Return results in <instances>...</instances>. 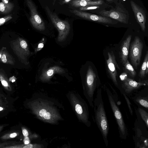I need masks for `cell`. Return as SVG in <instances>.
Here are the masks:
<instances>
[{
  "instance_id": "8",
  "label": "cell",
  "mask_w": 148,
  "mask_h": 148,
  "mask_svg": "<svg viewBox=\"0 0 148 148\" xmlns=\"http://www.w3.org/2000/svg\"><path fill=\"white\" fill-rule=\"evenodd\" d=\"M108 58L106 60L107 71L114 84L118 86L116 69H120L117 63L115 56L113 51L108 52Z\"/></svg>"
},
{
  "instance_id": "10",
  "label": "cell",
  "mask_w": 148,
  "mask_h": 148,
  "mask_svg": "<svg viewBox=\"0 0 148 148\" xmlns=\"http://www.w3.org/2000/svg\"><path fill=\"white\" fill-rule=\"evenodd\" d=\"M28 3L31 10L30 19L32 25L38 30H44L45 29V23L38 14L35 6L31 0H28Z\"/></svg>"
},
{
  "instance_id": "37",
  "label": "cell",
  "mask_w": 148,
  "mask_h": 148,
  "mask_svg": "<svg viewBox=\"0 0 148 148\" xmlns=\"http://www.w3.org/2000/svg\"><path fill=\"white\" fill-rule=\"evenodd\" d=\"M3 110V108L1 107H0V111L2 110Z\"/></svg>"
},
{
  "instance_id": "23",
  "label": "cell",
  "mask_w": 148,
  "mask_h": 148,
  "mask_svg": "<svg viewBox=\"0 0 148 148\" xmlns=\"http://www.w3.org/2000/svg\"><path fill=\"white\" fill-rule=\"evenodd\" d=\"M41 147L40 145H36L34 146L32 144H30L24 146L23 148H40Z\"/></svg>"
},
{
  "instance_id": "21",
  "label": "cell",
  "mask_w": 148,
  "mask_h": 148,
  "mask_svg": "<svg viewBox=\"0 0 148 148\" xmlns=\"http://www.w3.org/2000/svg\"><path fill=\"white\" fill-rule=\"evenodd\" d=\"M100 7L99 6H91L81 7L79 8L80 11H84L95 9Z\"/></svg>"
},
{
  "instance_id": "39",
  "label": "cell",
  "mask_w": 148,
  "mask_h": 148,
  "mask_svg": "<svg viewBox=\"0 0 148 148\" xmlns=\"http://www.w3.org/2000/svg\"><path fill=\"white\" fill-rule=\"evenodd\" d=\"M106 1H112V0H106Z\"/></svg>"
},
{
  "instance_id": "34",
  "label": "cell",
  "mask_w": 148,
  "mask_h": 148,
  "mask_svg": "<svg viewBox=\"0 0 148 148\" xmlns=\"http://www.w3.org/2000/svg\"><path fill=\"white\" fill-rule=\"evenodd\" d=\"M71 0H63L62 2V4H64L69 3Z\"/></svg>"
},
{
  "instance_id": "17",
  "label": "cell",
  "mask_w": 148,
  "mask_h": 148,
  "mask_svg": "<svg viewBox=\"0 0 148 148\" xmlns=\"http://www.w3.org/2000/svg\"><path fill=\"white\" fill-rule=\"evenodd\" d=\"M148 62V51H147L145 54L143 62L141 67L139 76L142 78H144L145 75V71L146 70V65Z\"/></svg>"
},
{
  "instance_id": "16",
  "label": "cell",
  "mask_w": 148,
  "mask_h": 148,
  "mask_svg": "<svg viewBox=\"0 0 148 148\" xmlns=\"http://www.w3.org/2000/svg\"><path fill=\"white\" fill-rule=\"evenodd\" d=\"M103 2L102 0L95 1L85 0H73L71 3V5L75 7H81L87 6H96L101 5Z\"/></svg>"
},
{
  "instance_id": "20",
  "label": "cell",
  "mask_w": 148,
  "mask_h": 148,
  "mask_svg": "<svg viewBox=\"0 0 148 148\" xmlns=\"http://www.w3.org/2000/svg\"><path fill=\"white\" fill-rule=\"evenodd\" d=\"M136 101L143 107L148 109V102L147 98L138 97L136 99Z\"/></svg>"
},
{
  "instance_id": "12",
  "label": "cell",
  "mask_w": 148,
  "mask_h": 148,
  "mask_svg": "<svg viewBox=\"0 0 148 148\" xmlns=\"http://www.w3.org/2000/svg\"><path fill=\"white\" fill-rule=\"evenodd\" d=\"M147 80L137 82L132 79L127 78L123 81L122 87L125 92L129 93L142 86L147 85Z\"/></svg>"
},
{
  "instance_id": "5",
  "label": "cell",
  "mask_w": 148,
  "mask_h": 148,
  "mask_svg": "<svg viewBox=\"0 0 148 148\" xmlns=\"http://www.w3.org/2000/svg\"><path fill=\"white\" fill-rule=\"evenodd\" d=\"M96 75L90 66H88L85 80V94L90 106L93 108L94 95L97 87Z\"/></svg>"
},
{
  "instance_id": "31",
  "label": "cell",
  "mask_w": 148,
  "mask_h": 148,
  "mask_svg": "<svg viewBox=\"0 0 148 148\" xmlns=\"http://www.w3.org/2000/svg\"><path fill=\"white\" fill-rule=\"evenodd\" d=\"M25 139V140L24 141L25 144L26 145L28 144L29 143L28 138L26 137Z\"/></svg>"
},
{
  "instance_id": "4",
  "label": "cell",
  "mask_w": 148,
  "mask_h": 148,
  "mask_svg": "<svg viewBox=\"0 0 148 148\" xmlns=\"http://www.w3.org/2000/svg\"><path fill=\"white\" fill-rule=\"evenodd\" d=\"M106 91L110 107L118 124L120 136L122 138L125 139L127 131L122 115L116 104V99L109 90Z\"/></svg>"
},
{
  "instance_id": "18",
  "label": "cell",
  "mask_w": 148,
  "mask_h": 148,
  "mask_svg": "<svg viewBox=\"0 0 148 148\" xmlns=\"http://www.w3.org/2000/svg\"><path fill=\"white\" fill-rule=\"evenodd\" d=\"M123 65L126 72L131 77H135L136 74V72L129 61L127 60Z\"/></svg>"
},
{
  "instance_id": "28",
  "label": "cell",
  "mask_w": 148,
  "mask_h": 148,
  "mask_svg": "<svg viewBox=\"0 0 148 148\" xmlns=\"http://www.w3.org/2000/svg\"><path fill=\"white\" fill-rule=\"evenodd\" d=\"M22 133L23 135L25 137H27L29 135L28 132L26 129H24L23 130Z\"/></svg>"
},
{
  "instance_id": "42",
  "label": "cell",
  "mask_w": 148,
  "mask_h": 148,
  "mask_svg": "<svg viewBox=\"0 0 148 148\" xmlns=\"http://www.w3.org/2000/svg\"><path fill=\"white\" fill-rule=\"evenodd\" d=\"M123 0L124 1H125V0Z\"/></svg>"
},
{
  "instance_id": "9",
  "label": "cell",
  "mask_w": 148,
  "mask_h": 148,
  "mask_svg": "<svg viewBox=\"0 0 148 148\" xmlns=\"http://www.w3.org/2000/svg\"><path fill=\"white\" fill-rule=\"evenodd\" d=\"M71 12L75 15L84 19L98 23L106 24H112V20L109 18L99 16L82 11L73 10Z\"/></svg>"
},
{
  "instance_id": "22",
  "label": "cell",
  "mask_w": 148,
  "mask_h": 148,
  "mask_svg": "<svg viewBox=\"0 0 148 148\" xmlns=\"http://www.w3.org/2000/svg\"><path fill=\"white\" fill-rule=\"evenodd\" d=\"M123 95H123L124 96V97L125 98V99L126 100V102L127 103L128 108H129V111H130V114H131V115H133L132 110V109L131 107V103L130 102V101L129 99L127 97V96L124 94H123Z\"/></svg>"
},
{
  "instance_id": "1",
  "label": "cell",
  "mask_w": 148,
  "mask_h": 148,
  "mask_svg": "<svg viewBox=\"0 0 148 148\" xmlns=\"http://www.w3.org/2000/svg\"><path fill=\"white\" fill-rule=\"evenodd\" d=\"M94 112L95 121L103 136L105 144L108 145V135L109 131V125L107 119L101 89L97 90L94 100Z\"/></svg>"
},
{
  "instance_id": "7",
  "label": "cell",
  "mask_w": 148,
  "mask_h": 148,
  "mask_svg": "<svg viewBox=\"0 0 148 148\" xmlns=\"http://www.w3.org/2000/svg\"><path fill=\"white\" fill-rule=\"evenodd\" d=\"M71 100L79 118L88 126H90V122L89 120V112L87 104L85 101H79L73 96L71 97Z\"/></svg>"
},
{
  "instance_id": "32",
  "label": "cell",
  "mask_w": 148,
  "mask_h": 148,
  "mask_svg": "<svg viewBox=\"0 0 148 148\" xmlns=\"http://www.w3.org/2000/svg\"><path fill=\"white\" fill-rule=\"evenodd\" d=\"M17 136L16 133H13L11 134L10 135V137L11 138H14L16 137Z\"/></svg>"
},
{
  "instance_id": "27",
  "label": "cell",
  "mask_w": 148,
  "mask_h": 148,
  "mask_svg": "<svg viewBox=\"0 0 148 148\" xmlns=\"http://www.w3.org/2000/svg\"><path fill=\"white\" fill-rule=\"evenodd\" d=\"M1 59L2 61L4 63H6L7 62L6 56L5 54H3L1 56Z\"/></svg>"
},
{
  "instance_id": "13",
  "label": "cell",
  "mask_w": 148,
  "mask_h": 148,
  "mask_svg": "<svg viewBox=\"0 0 148 148\" xmlns=\"http://www.w3.org/2000/svg\"><path fill=\"white\" fill-rule=\"evenodd\" d=\"M99 13L103 16L116 19L121 23L125 24L128 23L126 15L117 11L103 10L100 11Z\"/></svg>"
},
{
  "instance_id": "6",
  "label": "cell",
  "mask_w": 148,
  "mask_h": 148,
  "mask_svg": "<svg viewBox=\"0 0 148 148\" xmlns=\"http://www.w3.org/2000/svg\"><path fill=\"white\" fill-rule=\"evenodd\" d=\"M143 46L140 38L135 36L131 45L129 56L131 63L136 68L140 64Z\"/></svg>"
},
{
  "instance_id": "26",
  "label": "cell",
  "mask_w": 148,
  "mask_h": 148,
  "mask_svg": "<svg viewBox=\"0 0 148 148\" xmlns=\"http://www.w3.org/2000/svg\"><path fill=\"white\" fill-rule=\"evenodd\" d=\"M5 9V6L4 4L2 2L0 3V11L1 12H3Z\"/></svg>"
},
{
  "instance_id": "25",
  "label": "cell",
  "mask_w": 148,
  "mask_h": 148,
  "mask_svg": "<svg viewBox=\"0 0 148 148\" xmlns=\"http://www.w3.org/2000/svg\"><path fill=\"white\" fill-rule=\"evenodd\" d=\"M20 45L21 47L24 49L27 48V47L26 42L24 40H22L20 42Z\"/></svg>"
},
{
  "instance_id": "3",
  "label": "cell",
  "mask_w": 148,
  "mask_h": 148,
  "mask_svg": "<svg viewBox=\"0 0 148 148\" xmlns=\"http://www.w3.org/2000/svg\"><path fill=\"white\" fill-rule=\"evenodd\" d=\"M45 10L51 21L58 31V41H63L66 38L70 30L69 23L66 21L60 19L57 14L52 12L47 6L45 7Z\"/></svg>"
},
{
  "instance_id": "30",
  "label": "cell",
  "mask_w": 148,
  "mask_h": 148,
  "mask_svg": "<svg viewBox=\"0 0 148 148\" xmlns=\"http://www.w3.org/2000/svg\"><path fill=\"white\" fill-rule=\"evenodd\" d=\"M1 83L2 84L5 86H8V83L5 80H3L1 81Z\"/></svg>"
},
{
  "instance_id": "15",
  "label": "cell",
  "mask_w": 148,
  "mask_h": 148,
  "mask_svg": "<svg viewBox=\"0 0 148 148\" xmlns=\"http://www.w3.org/2000/svg\"><path fill=\"white\" fill-rule=\"evenodd\" d=\"M64 73V70L62 68L58 66H54L43 71L40 75V78L42 81H47L55 73Z\"/></svg>"
},
{
  "instance_id": "24",
  "label": "cell",
  "mask_w": 148,
  "mask_h": 148,
  "mask_svg": "<svg viewBox=\"0 0 148 148\" xmlns=\"http://www.w3.org/2000/svg\"><path fill=\"white\" fill-rule=\"evenodd\" d=\"M120 78L121 80L124 81L127 78V73L126 72L123 73L120 76Z\"/></svg>"
},
{
  "instance_id": "38",
  "label": "cell",
  "mask_w": 148,
  "mask_h": 148,
  "mask_svg": "<svg viewBox=\"0 0 148 148\" xmlns=\"http://www.w3.org/2000/svg\"><path fill=\"white\" fill-rule=\"evenodd\" d=\"M12 82H15V80H14V79H13V80H12Z\"/></svg>"
},
{
  "instance_id": "33",
  "label": "cell",
  "mask_w": 148,
  "mask_h": 148,
  "mask_svg": "<svg viewBox=\"0 0 148 148\" xmlns=\"http://www.w3.org/2000/svg\"><path fill=\"white\" fill-rule=\"evenodd\" d=\"M5 21V19L3 18H0V25L3 24Z\"/></svg>"
},
{
  "instance_id": "40",
  "label": "cell",
  "mask_w": 148,
  "mask_h": 148,
  "mask_svg": "<svg viewBox=\"0 0 148 148\" xmlns=\"http://www.w3.org/2000/svg\"><path fill=\"white\" fill-rule=\"evenodd\" d=\"M86 0V1H92V0Z\"/></svg>"
},
{
  "instance_id": "41",
  "label": "cell",
  "mask_w": 148,
  "mask_h": 148,
  "mask_svg": "<svg viewBox=\"0 0 148 148\" xmlns=\"http://www.w3.org/2000/svg\"><path fill=\"white\" fill-rule=\"evenodd\" d=\"M1 54H0V58L1 57Z\"/></svg>"
},
{
  "instance_id": "14",
  "label": "cell",
  "mask_w": 148,
  "mask_h": 148,
  "mask_svg": "<svg viewBox=\"0 0 148 148\" xmlns=\"http://www.w3.org/2000/svg\"><path fill=\"white\" fill-rule=\"evenodd\" d=\"M132 37L131 35H128L122 42L120 47V57L123 64L127 60Z\"/></svg>"
},
{
  "instance_id": "2",
  "label": "cell",
  "mask_w": 148,
  "mask_h": 148,
  "mask_svg": "<svg viewBox=\"0 0 148 148\" xmlns=\"http://www.w3.org/2000/svg\"><path fill=\"white\" fill-rule=\"evenodd\" d=\"M33 109L38 118L49 123H54L60 118L55 108L43 101L35 103Z\"/></svg>"
},
{
  "instance_id": "11",
  "label": "cell",
  "mask_w": 148,
  "mask_h": 148,
  "mask_svg": "<svg viewBox=\"0 0 148 148\" xmlns=\"http://www.w3.org/2000/svg\"><path fill=\"white\" fill-rule=\"evenodd\" d=\"M130 3L137 22L140 26L142 30L145 32L146 22V16L145 11L133 1H131Z\"/></svg>"
},
{
  "instance_id": "36",
  "label": "cell",
  "mask_w": 148,
  "mask_h": 148,
  "mask_svg": "<svg viewBox=\"0 0 148 148\" xmlns=\"http://www.w3.org/2000/svg\"><path fill=\"white\" fill-rule=\"evenodd\" d=\"M56 0H53V4L54 5L55 2Z\"/></svg>"
},
{
  "instance_id": "29",
  "label": "cell",
  "mask_w": 148,
  "mask_h": 148,
  "mask_svg": "<svg viewBox=\"0 0 148 148\" xmlns=\"http://www.w3.org/2000/svg\"><path fill=\"white\" fill-rule=\"evenodd\" d=\"M43 46V44L42 43H40L39 44L38 47L37 51H38L40 50Z\"/></svg>"
},
{
  "instance_id": "19",
  "label": "cell",
  "mask_w": 148,
  "mask_h": 148,
  "mask_svg": "<svg viewBox=\"0 0 148 148\" xmlns=\"http://www.w3.org/2000/svg\"><path fill=\"white\" fill-rule=\"evenodd\" d=\"M138 112L140 116L145 123L147 127H148V113L144 110L139 108H138Z\"/></svg>"
},
{
  "instance_id": "35",
  "label": "cell",
  "mask_w": 148,
  "mask_h": 148,
  "mask_svg": "<svg viewBox=\"0 0 148 148\" xmlns=\"http://www.w3.org/2000/svg\"><path fill=\"white\" fill-rule=\"evenodd\" d=\"M2 1L4 3H8L9 0H2Z\"/></svg>"
}]
</instances>
